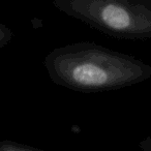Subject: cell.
Segmentation results:
<instances>
[{"label": "cell", "instance_id": "2", "mask_svg": "<svg viewBox=\"0 0 151 151\" xmlns=\"http://www.w3.org/2000/svg\"><path fill=\"white\" fill-rule=\"evenodd\" d=\"M0 151H44L29 145L22 144L11 140H4L0 142Z\"/></svg>", "mask_w": 151, "mask_h": 151}, {"label": "cell", "instance_id": "1", "mask_svg": "<svg viewBox=\"0 0 151 151\" xmlns=\"http://www.w3.org/2000/svg\"><path fill=\"white\" fill-rule=\"evenodd\" d=\"M44 63L55 84L83 93L117 88L136 76L132 61L92 42L54 49Z\"/></svg>", "mask_w": 151, "mask_h": 151}, {"label": "cell", "instance_id": "3", "mask_svg": "<svg viewBox=\"0 0 151 151\" xmlns=\"http://www.w3.org/2000/svg\"><path fill=\"white\" fill-rule=\"evenodd\" d=\"M14 36V33L6 25L0 23V49H2L6 45L9 44Z\"/></svg>", "mask_w": 151, "mask_h": 151}]
</instances>
